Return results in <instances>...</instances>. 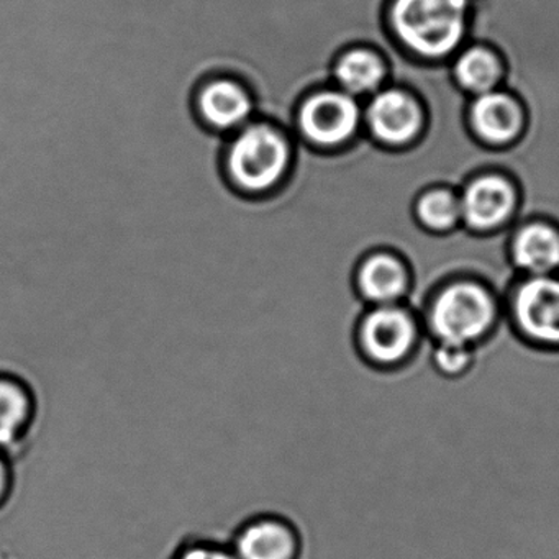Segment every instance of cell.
<instances>
[{"instance_id": "cell-1", "label": "cell", "mask_w": 559, "mask_h": 559, "mask_svg": "<svg viewBox=\"0 0 559 559\" xmlns=\"http://www.w3.org/2000/svg\"><path fill=\"white\" fill-rule=\"evenodd\" d=\"M506 317L502 297L479 277L457 276L433 290L420 319L425 336L431 343L477 348Z\"/></svg>"}, {"instance_id": "cell-2", "label": "cell", "mask_w": 559, "mask_h": 559, "mask_svg": "<svg viewBox=\"0 0 559 559\" xmlns=\"http://www.w3.org/2000/svg\"><path fill=\"white\" fill-rule=\"evenodd\" d=\"M293 162L286 133L263 120H253L231 135L225 152V171L231 185L248 195H266L280 188Z\"/></svg>"}, {"instance_id": "cell-3", "label": "cell", "mask_w": 559, "mask_h": 559, "mask_svg": "<svg viewBox=\"0 0 559 559\" xmlns=\"http://www.w3.org/2000/svg\"><path fill=\"white\" fill-rule=\"evenodd\" d=\"M355 342L372 368L399 369L424 345V325L407 304L368 307L356 323Z\"/></svg>"}, {"instance_id": "cell-4", "label": "cell", "mask_w": 559, "mask_h": 559, "mask_svg": "<svg viewBox=\"0 0 559 559\" xmlns=\"http://www.w3.org/2000/svg\"><path fill=\"white\" fill-rule=\"evenodd\" d=\"M392 21L408 48L425 57H443L466 32V0H395Z\"/></svg>"}, {"instance_id": "cell-5", "label": "cell", "mask_w": 559, "mask_h": 559, "mask_svg": "<svg viewBox=\"0 0 559 559\" xmlns=\"http://www.w3.org/2000/svg\"><path fill=\"white\" fill-rule=\"evenodd\" d=\"M503 307L519 338L533 348L559 352V274L516 277Z\"/></svg>"}, {"instance_id": "cell-6", "label": "cell", "mask_w": 559, "mask_h": 559, "mask_svg": "<svg viewBox=\"0 0 559 559\" xmlns=\"http://www.w3.org/2000/svg\"><path fill=\"white\" fill-rule=\"evenodd\" d=\"M359 119L358 104L349 94L316 91L300 104L296 127L304 142L313 148H335L355 135Z\"/></svg>"}, {"instance_id": "cell-7", "label": "cell", "mask_w": 559, "mask_h": 559, "mask_svg": "<svg viewBox=\"0 0 559 559\" xmlns=\"http://www.w3.org/2000/svg\"><path fill=\"white\" fill-rule=\"evenodd\" d=\"M353 287L366 307L407 304L414 274L407 261L389 248L369 251L353 271Z\"/></svg>"}, {"instance_id": "cell-8", "label": "cell", "mask_w": 559, "mask_h": 559, "mask_svg": "<svg viewBox=\"0 0 559 559\" xmlns=\"http://www.w3.org/2000/svg\"><path fill=\"white\" fill-rule=\"evenodd\" d=\"M238 559H300L302 536L297 526L277 513H257L240 523L228 538Z\"/></svg>"}, {"instance_id": "cell-9", "label": "cell", "mask_w": 559, "mask_h": 559, "mask_svg": "<svg viewBox=\"0 0 559 559\" xmlns=\"http://www.w3.org/2000/svg\"><path fill=\"white\" fill-rule=\"evenodd\" d=\"M199 117L209 129L234 135L257 120L253 97L243 84L221 76L207 81L195 97Z\"/></svg>"}, {"instance_id": "cell-10", "label": "cell", "mask_w": 559, "mask_h": 559, "mask_svg": "<svg viewBox=\"0 0 559 559\" xmlns=\"http://www.w3.org/2000/svg\"><path fill=\"white\" fill-rule=\"evenodd\" d=\"M510 266L519 277L559 274V230L546 222H530L507 245Z\"/></svg>"}, {"instance_id": "cell-11", "label": "cell", "mask_w": 559, "mask_h": 559, "mask_svg": "<svg viewBox=\"0 0 559 559\" xmlns=\"http://www.w3.org/2000/svg\"><path fill=\"white\" fill-rule=\"evenodd\" d=\"M515 209L512 186L500 178H483L473 182L461 198L463 221L476 234H490L502 227Z\"/></svg>"}, {"instance_id": "cell-12", "label": "cell", "mask_w": 559, "mask_h": 559, "mask_svg": "<svg viewBox=\"0 0 559 559\" xmlns=\"http://www.w3.org/2000/svg\"><path fill=\"white\" fill-rule=\"evenodd\" d=\"M37 418V397L28 381L0 374V453L21 447Z\"/></svg>"}, {"instance_id": "cell-13", "label": "cell", "mask_w": 559, "mask_h": 559, "mask_svg": "<svg viewBox=\"0 0 559 559\" xmlns=\"http://www.w3.org/2000/svg\"><path fill=\"white\" fill-rule=\"evenodd\" d=\"M372 132L385 143L408 142L420 127L421 116L415 100L401 91L379 94L368 110Z\"/></svg>"}, {"instance_id": "cell-14", "label": "cell", "mask_w": 559, "mask_h": 559, "mask_svg": "<svg viewBox=\"0 0 559 559\" xmlns=\"http://www.w3.org/2000/svg\"><path fill=\"white\" fill-rule=\"evenodd\" d=\"M473 123L477 133L490 143H507L515 139L522 127V112L512 97L500 93L480 94L473 107Z\"/></svg>"}, {"instance_id": "cell-15", "label": "cell", "mask_w": 559, "mask_h": 559, "mask_svg": "<svg viewBox=\"0 0 559 559\" xmlns=\"http://www.w3.org/2000/svg\"><path fill=\"white\" fill-rule=\"evenodd\" d=\"M384 76L379 58L368 50H353L343 55L335 67L333 78L346 94H366L376 90Z\"/></svg>"}, {"instance_id": "cell-16", "label": "cell", "mask_w": 559, "mask_h": 559, "mask_svg": "<svg viewBox=\"0 0 559 559\" xmlns=\"http://www.w3.org/2000/svg\"><path fill=\"white\" fill-rule=\"evenodd\" d=\"M417 218L431 234H448L463 221L461 199L448 191L428 192L418 201Z\"/></svg>"}, {"instance_id": "cell-17", "label": "cell", "mask_w": 559, "mask_h": 559, "mask_svg": "<svg viewBox=\"0 0 559 559\" xmlns=\"http://www.w3.org/2000/svg\"><path fill=\"white\" fill-rule=\"evenodd\" d=\"M456 78L466 90L490 93L500 78L499 60L489 50L474 48L457 60Z\"/></svg>"}, {"instance_id": "cell-18", "label": "cell", "mask_w": 559, "mask_h": 559, "mask_svg": "<svg viewBox=\"0 0 559 559\" xmlns=\"http://www.w3.org/2000/svg\"><path fill=\"white\" fill-rule=\"evenodd\" d=\"M428 362L440 378L460 379L473 369L476 362V348L453 343H431Z\"/></svg>"}, {"instance_id": "cell-19", "label": "cell", "mask_w": 559, "mask_h": 559, "mask_svg": "<svg viewBox=\"0 0 559 559\" xmlns=\"http://www.w3.org/2000/svg\"><path fill=\"white\" fill-rule=\"evenodd\" d=\"M169 559H238L230 545L211 536H191L176 548Z\"/></svg>"}, {"instance_id": "cell-20", "label": "cell", "mask_w": 559, "mask_h": 559, "mask_svg": "<svg viewBox=\"0 0 559 559\" xmlns=\"http://www.w3.org/2000/svg\"><path fill=\"white\" fill-rule=\"evenodd\" d=\"M12 486H14V473H12L11 463L4 453H0V507L4 506L5 500L11 496Z\"/></svg>"}]
</instances>
